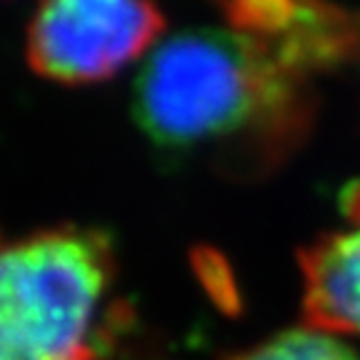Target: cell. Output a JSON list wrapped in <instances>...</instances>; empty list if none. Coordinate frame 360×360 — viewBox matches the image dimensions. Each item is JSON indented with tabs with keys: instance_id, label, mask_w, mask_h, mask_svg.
I'll return each instance as SVG.
<instances>
[{
	"instance_id": "1",
	"label": "cell",
	"mask_w": 360,
	"mask_h": 360,
	"mask_svg": "<svg viewBox=\"0 0 360 360\" xmlns=\"http://www.w3.org/2000/svg\"><path fill=\"white\" fill-rule=\"evenodd\" d=\"M318 101L308 75L231 28H191L150 51L133 85L135 123L168 158L208 160L238 178L298 150Z\"/></svg>"
},
{
	"instance_id": "2",
	"label": "cell",
	"mask_w": 360,
	"mask_h": 360,
	"mask_svg": "<svg viewBox=\"0 0 360 360\" xmlns=\"http://www.w3.org/2000/svg\"><path fill=\"white\" fill-rule=\"evenodd\" d=\"M110 288L103 233L63 225L0 236V360H101Z\"/></svg>"
},
{
	"instance_id": "3",
	"label": "cell",
	"mask_w": 360,
	"mask_h": 360,
	"mask_svg": "<svg viewBox=\"0 0 360 360\" xmlns=\"http://www.w3.org/2000/svg\"><path fill=\"white\" fill-rule=\"evenodd\" d=\"M165 30L153 0H40L25 30L30 70L60 85L105 83Z\"/></svg>"
},
{
	"instance_id": "4",
	"label": "cell",
	"mask_w": 360,
	"mask_h": 360,
	"mask_svg": "<svg viewBox=\"0 0 360 360\" xmlns=\"http://www.w3.org/2000/svg\"><path fill=\"white\" fill-rule=\"evenodd\" d=\"M218 6L231 30L300 75L358 60L360 13L330 0H218Z\"/></svg>"
},
{
	"instance_id": "5",
	"label": "cell",
	"mask_w": 360,
	"mask_h": 360,
	"mask_svg": "<svg viewBox=\"0 0 360 360\" xmlns=\"http://www.w3.org/2000/svg\"><path fill=\"white\" fill-rule=\"evenodd\" d=\"M343 225L300 255L305 326L360 338V180L340 198Z\"/></svg>"
},
{
	"instance_id": "6",
	"label": "cell",
	"mask_w": 360,
	"mask_h": 360,
	"mask_svg": "<svg viewBox=\"0 0 360 360\" xmlns=\"http://www.w3.org/2000/svg\"><path fill=\"white\" fill-rule=\"evenodd\" d=\"M231 360H360V353L335 333L305 326L278 333Z\"/></svg>"
},
{
	"instance_id": "7",
	"label": "cell",
	"mask_w": 360,
	"mask_h": 360,
	"mask_svg": "<svg viewBox=\"0 0 360 360\" xmlns=\"http://www.w3.org/2000/svg\"><path fill=\"white\" fill-rule=\"evenodd\" d=\"M358 63H360V53H358Z\"/></svg>"
}]
</instances>
